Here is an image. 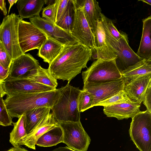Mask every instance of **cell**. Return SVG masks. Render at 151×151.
Returning <instances> with one entry per match:
<instances>
[{"label": "cell", "instance_id": "obj_11", "mask_svg": "<svg viewBox=\"0 0 151 151\" xmlns=\"http://www.w3.org/2000/svg\"><path fill=\"white\" fill-rule=\"evenodd\" d=\"M40 65L38 61L30 54H23L12 60L7 78L29 79L36 73Z\"/></svg>", "mask_w": 151, "mask_h": 151}, {"label": "cell", "instance_id": "obj_40", "mask_svg": "<svg viewBox=\"0 0 151 151\" xmlns=\"http://www.w3.org/2000/svg\"><path fill=\"white\" fill-rule=\"evenodd\" d=\"M6 151H29L25 148L19 147H13Z\"/></svg>", "mask_w": 151, "mask_h": 151}, {"label": "cell", "instance_id": "obj_29", "mask_svg": "<svg viewBox=\"0 0 151 151\" xmlns=\"http://www.w3.org/2000/svg\"><path fill=\"white\" fill-rule=\"evenodd\" d=\"M33 81L47 86L56 89L58 83L56 79L51 74L48 69L40 65L36 73L29 78Z\"/></svg>", "mask_w": 151, "mask_h": 151}, {"label": "cell", "instance_id": "obj_42", "mask_svg": "<svg viewBox=\"0 0 151 151\" xmlns=\"http://www.w3.org/2000/svg\"><path fill=\"white\" fill-rule=\"evenodd\" d=\"M18 0H8V1L9 2V3L10 4V6L9 9V11H8V14H9V12L10 10V9L12 7V6L14 4H16Z\"/></svg>", "mask_w": 151, "mask_h": 151}, {"label": "cell", "instance_id": "obj_14", "mask_svg": "<svg viewBox=\"0 0 151 151\" xmlns=\"http://www.w3.org/2000/svg\"><path fill=\"white\" fill-rule=\"evenodd\" d=\"M94 35L95 46L94 48L91 49V60H111L116 58V55L114 50L106 41L104 30L101 20L96 23Z\"/></svg>", "mask_w": 151, "mask_h": 151}, {"label": "cell", "instance_id": "obj_17", "mask_svg": "<svg viewBox=\"0 0 151 151\" xmlns=\"http://www.w3.org/2000/svg\"><path fill=\"white\" fill-rule=\"evenodd\" d=\"M151 83V75L142 76L125 84L124 91L132 102L140 105Z\"/></svg>", "mask_w": 151, "mask_h": 151}, {"label": "cell", "instance_id": "obj_35", "mask_svg": "<svg viewBox=\"0 0 151 151\" xmlns=\"http://www.w3.org/2000/svg\"><path fill=\"white\" fill-rule=\"evenodd\" d=\"M69 1V0H59L57 13L56 22L60 18L64 13Z\"/></svg>", "mask_w": 151, "mask_h": 151}, {"label": "cell", "instance_id": "obj_23", "mask_svg": "<svg viewBox=\"0 0 151 151\" xmlns=\"http://www.w3.org/2000/svg\"><path fill=\"white\" fill-rule=\"evenodd\" d=\"M64 46L47 38L39 50L37 55L50 64L59 55Z\"/></svg>", "mask_w": 151, "mask_h": 151}, {"label": "cell", "instance_id": "obj_20", "mask_svg": "<svg viewBox=\"0 0 151 151\" xmlns=\"http://www.w3.org/2000/svg\"><path fill=\"white\" fill-rule=\"evenodd\" d=\"M125 84L138 78L151 75V60L143 59L121 72Z\"/></svg>", "mask_w": 151, "mask_h": 151}, {"label": "cell", "instance_id": "obj_37", "mask_svg": "<svg viewBox=\"0 0 151 151\" xmlns=\"http://www.w3.org/2000/svg\"><path fill=\"white\" fill-rule=\"evenodd\" d=\"M9 74V68L5 69L0 63V81L2 82L6 80Z\"/></svg>", "mask_w": 151, "mask_h": 151}, {"label": "cell", "instance_id": "obj_15", "mask_svg": "<svg viewBox=\"0 0 151 151\" xmlns=\"http://www.w3.org/2000/svg\"><path fill=\"white\" fill-rule=\"evenodd\" d=\"M58 122L51 113L45 117L32 131L21 139L20 146L24 145L35 150V144L38 138L43 134L53 128L59 126Z\"/></svg>", "mask_w": 151, "mask_h": 151}, {"label": "cell", "instance_id": "obj_7", "mask_svg": "<svg viewBox=\"0 0 151 151\" xmlns=\"http://www.w3.org/2000/svg\"><path fill=\"white\" fill-rule=\"evenodd\" d=\"M63 134V143L76 151H86L91 139L80 121L58 122Z\"/></svg>", "mask_w": 151, "mask_h": 151}, {"label": "cell", "instance_id": "obj_3", "mask_svg": "<svg viewBox=\"0 0 151 151\" xmlns=\"http://www.w3.org/2000/svg\"><path fill=\"white\" fill-rule=\"evenodd\" d=\"M59 89V96L51 109L55 119L58 122L80 121L78 100L81 90L68 82Z\"/></svg>", "mask_w": 151, "mask_h": 151}, {"label": "cell", "instance_id": "obj_5", "mask_svg": "<svg viewBox=\"0 0 151 151\" xmlns=\"http://www.w3.org/2000/svg\"><path fill=\"white\" fill-rule=\"evenodd\" d=\"M129 133L139 151H151V113L140 111L132 118Z\"/></svg>", "mask_w": 151, "mask_h": 151}, {"label": "cell", "instance_id": "obj_19", "mask_svg": "<svg viewBox=\"0 0 151 151\" xmlns=\"http://www.w3.org/2000/svg\"><path fill=\"white\" fill-rule=\"evenodd\" d=\"M73 1L75 4L81 8L84 17L94 35L96 23L100 20L102 13L99 2L95 0H73Z\"/></svg>", "mask_w": 151, "mask_h": 151}, {"label": "cell", "instance_id": "obj_45", "mask_svg": "<svg viewBox=\"0 0 151 151\" xmlns=\"http://www.w3.org/2000/svg\"><path fill=\"white\" fill-rule=\"evenodd\" d=\"M0 24H1V23H0Z\"/></svg>", "mask_w": 151, "mask_h": 151}, {"label": "cell", "instance_id": "obj_44", "mask_svg": "<svg viewBox=\"0 0 151 151\" xmlns=\"http://www.w3.org/2000/svg\"><path fill=\"white\" fill-rule=\"evenodd\" d=\"M138 1H141L151 5V0H138Z\"/></svg>", "mask_w": 151, "mask_h": 151}, {"label": "cell", "instance_id": "obj_32", "mask_svg": "<svg viewBox=\"0 0 151 151\" xmlns=\"http://www.w3.org/2000/svg\"><path fill=\"white\" fill-rule=\"evenodd\" d=\"M59 0H56L55 2L48 6L43 9L42 17L55 24L56 22V15Z\"/></svg>", "mask_w": 151, "mask_h": 151}, {"label": "cell", "instance_id": "obj_41", "mask_svg": "<svg viewBox=\"0 0 151 151\" xmlns=\"http://www.w3.org/2000/svg\"><path fill=\"white\" fill-rule=\"evenodd\" d=\"M6 94V93L4 89L2 83L0 81V97H3Z\"/></svg>", "mask_w": 151, "mask_h": 151}, {"label": "cell", "instance_id": "obj_8", "mask_svg": "<svg viewBox=\"0 0 151 151\" xmlns=\"http://www.w3.org/2000/svg\"><path fill=\"white\" fill-rule=\"evenodd\" d=\"M18 40L24 54L29 50H39L47 38L46 35L31 22L21 19L18 26Z\"/></svg>", "mask_w": 151, "mask_h": 151}, {"label": "cell", "instance_id": "obj_30", "mask_svg": "<svg viewBox=\"0 0 151 151\" xmlns=\"http://www.w3.org/2000/svg\"><path fill=\"white\" fill-rule=\"evenodd\" d=\"M93 97L91 93L84 90H81L78 96V104L79 112H83L93 107Z\"/></svg>", "mask_w": 151, "mask_h": 151}, {"label": "cell", "instance_id": "obj_26", "mask_svg": "<svg viewBox=\"0 0 151 151\" xmlns=\"http://www.w3.org/2000/svg\"><path fill=\"white\" fill-rule=\"evenodd\" d=\"M63 131L59 125L43 134L38 138L35 145L40 147H51L63 142Z\"/></svg>", "mask_w": 151, "mask_h": 151}, {"label": "cell", "instance_id": "obj_1", "mask_svg": "<svg viewBox=\"0 0 151 151\" xmlns=\"http://www.w3.org/2000/svg\"><path fill=\"white\" fill-rule=\"evenodd\" d=\"M91 56V49L79 43L65 45L48 69L56 79L70 83L87 67Z\"/></svg>", "mask_w": 151, "mask_h": 151}, {"label": "cell", "instance_id": "obj_9", "mask_svg": "<svg viewBox=\"0 0 151 151\" xmlns=\"http://www.w3.org/2000/svg\"><path fill=\"white\" fill-rule=\"evenodd\" d=\"M29 20L30 22L42 31L47 38L64 46L79 43L69 32L40 16L30 18Z\"/></svg>", "mask_w": 151, "mask_h": 151}, {"label": "cell", "instance_id": "obj_34", "mask_svg": "<svg viewBox=\"0 0 151 151\" xmlns=\"http://www.w3.org/2000/svg\"><path fill=\"white\" fill-rule=\"evenodd\" d=\"M12 62V60L0 41V63L5 69H7L9 68Z\"/></svg>", "mask_w": 151, "mask_h": 151}, {"label": "cell", "instance_id": "obj_33", "mask_svg": "<svg viewBox=\"0 0 151 151\" xmlns=\"http://www.w3.org/2000/svg\"><path fill=\"white\" fill-rule=\"evenodd\" d=\"M12 118L9 114L4 100L0 97V125L8 126L12 125Z\"/></svg>", "mask_w": 151, "mask_h": 151}, {"label": "cell", "instance_id": "obj_22", "mask_svg": "<svg viewBox=\"0 0 151 151\" xmlns=\"http://www.w3.org/2000/svg\"><path fill=\"white\" fill-rule=\"evenodd\" d=\"M45 4V0H18L17 8L22 19L39 16Z\"/></svg>", "mask_w": 151, "mask_h": 151}, {"label": "cell", "instance_id": "obj_13", "mask_svg": "<svg viewBox=\"0 0 151 151\" xmlns=\"http://www.w3.org/2000/svg\"><path fill=\"white\" fill-rule=\"evenodd\" d=\"M74 5L76 10L75 19L73 28L69 33L79 43L91 49H93L95 46L94 35L81 8Z\"/></svg>", "mask_w": 151, "mask_h": 151}, {"label": "cell", "instance_id": "obj_39", "mask_svg": "<svg viewBox=\"0 0 151 151\" xmlns=\"http://www.w3.org/2000/svg\"><path fill=\"white\" fill-rule=\"evenodd\" d=\"M50 151H76L70 149L68 147H60Z\"/></svg>", "mask_w": 151, "mask_h": 151}, {"label": "cell", "instance_id": "obj_28", "mask_svg": "<svg viewBox=\"0 0 151 151\" xmlns=\"http://www.w3.org/2000/svg\"><path fill=\"white\" fill-rule=\"evenodd\" d=\"M12 124L14 128L10 133L9 142L14 147H19L21 139L27 134L24 114L18 118L16 122H13Z\"/></svg>", "mask_w": 151, "mask_h": 151}, {"label": "cell", "instance_id": "obj_27", "mask_svg": "<svg viewBox=\"0 0 151 151\" xmlns=\"http://www.w3.org/2000/svg\"><path fill=\"white\" fill-rule=\"evenodd\" d=\"M76 14V8L73 1L69 0L64 13L55 24L63 30L70 32L74 23Z\"/></svg>", "mask_w": 151, "mask_h": 151}, {"label": "cell", "instance_id": "obj_31", "mask_svg": "<svg viewBox=\"0 0 151 151\" xmlns=\"http://www.w3.org/2000/svg\"><path fill=\"white\" fill-rule=\"evenodd\" d=\"M127 102L132 103L127 96L124 90L121 91L114 96L99 102L95 106H104Z\"/></svg>", "mask_w": 151, "mask_h": 151}, {"label": "cell", "instance_id": "obj_38", "mask_svg": "<svg viewBox=\"0 0 151 151\" xmlns=\"http://www.w3.org/2000/svg\"><path fill=\"white\" fill-rule=\"evenodd\" d=\"M6 5L5 0H0V9L3 12L4 16H6L7 14V11Z\"/></svg>", "mask_w": 151, "mask_h": 151}, {"label": "cell", "instance_id": "obj_10", "mask_svg": "<svg viewBox=\"0 0 151 151\" xmlns=\"http://www.w3.org/2000/svg\"><path fill=\"white\" fill-rule=\"evenodd\" d=\"M83 90L92 94L93 97V106L99 102L107 99L124 90V81L122 78L111 81L99 83H88L83 84Z\"/></svg>", "mask_w": 151, "mask_h": 151}, {"label": "cell", "instance_id": "obj_43", "mask_svg": "<svg viewBox=\"0 0 151 151\" xmlns=\"http://www.w3.org/2000/svg\"><path fill=\"white\" fill-rule=\"evenodd\" d=\"M56 0H45V4L48 6L54 4Z\"/></svg>", "mask_w": 151, "mask_h": 151}, {"label": "cell", "instance_id": "obj_24", "mask_svg": "<svg viewBox=\"0 0 151 151\" xmlns=\"http://www.w3.org/2000/svg\"><path fill=\"white\" fill-rule=\"evenodd\" d=\"M100 20L104 30L107 42L115 51L119 46V40L124 32L119 31L111 20L102 13L101 14Z\"/></svg>", "mask_w": 151, "mask_h": 151}, {"label": "cell", "instance_id": "obj_2", "mask_svg": "<svg viewBox=\"0 0 151 151\" xmlns=\"http://www.w3.org/2000/svg\"><path fill=\"white\" fill-rule=\"evenodd\" d=\"M59 93V88L40 92L18 93L7 95L4 101L11 117L18 118L26 112L35 108H51Z\"/></svg>", "mask_w": 151, "mask_h": 151}, {"label": "cell", "instance_id": "obj_21", "mask_svg": "<svg viewBox=\"0 0 151 151\" xmlns=\"http://www.w3.org/2000/svg\"><path fill=\"white\" fill-rule=\"evenodd\" d=\"M142 34L138 50L136 54L143 59L151 60V17L142 20Z\"/></svg>", "mask_w": 151, "mask_h": 151}, {"label": "cell", "instance_id": "obj_12", "mask_svg": "<svg viewBox=\"0 0 151 151\" xmlns=\"http://www.w3.org/2000/svg\"><path fill=\"white\" fill-rule=\"evenodd\" d=\"M7 95L18 93H32L55 90L53 88L34 82L30 79L7 78L1 82Z\"/></svg>", "mask_w": 151, "mask_h": 151}, {"label": "cell", "instance_id": "obj_36", "mask_svg": "<svg viewBox=\"0 0 151 151\" xmlns=\"http://www.w3.org/2000/svg\"><path fill=\"white\" fill-rule=\"evenodd\" d=\"M143 102L147 110L151 113V83L147 88Z\"/></svg>", "mask_w": 151, "mask_h": 151}, {"label": "cell", "instance_id": "obj_25", "mask_svg": "<svg viewBox=\"0 0 151 151\" xmlns=\"http://www.w3.org/2000/svg\"><path fill=\"white\" fill-rule=\"evenodd\" d=\"M51 108L42 107L29 111L24 114L27 134L31 132L40 121L50 113Z\"/></svg>", "mask_w": 151, "mask_h": 151}, {"label": "cell", "instance_id": "obj_18", "mask_svg": "<svg viewBox=\"0 0 151 151\" xmlns=\"http://www.w3.org/2000/svg\"><path fill=\"white\" fill-rule=\"evenodd\" d=\"M140 106L132 102L124 103L104 106L103 112L108 117L121 120L133 117L140 111Z\"/></svg>", "mask_w": 151, "mask_h": 151}, {"label": "cell", "instance_id": "obj_4", "mask_svg": "<svg viewBox=\"0 0 151 151\" xmlns=\"http://www.w3.org/2000/svg\"><path fill=\"white\" fill-rule=\"evenodd\" d=\"M116 58L94 61L86 70L82 72L83 84L109 82L122 78L121 72L116 63Z\"/></svg>", "mask_w": 151, "mask_h": 151}, {"label": "cell", "instance_id": "obj_6", "mask_svg": "<svg viewBox=\"0 0 151 151\" xmlns=\"http://www.w3.org/2000/svg\"><path fill=\"white\" fill-rule=\"evenodd\" d=\"M21 19L19 15L12 13L5 17L0 25V41L12 60L24 54L18 40V26Z\"/></svg>", "mask_w": 151, "mask_h": 151}, {"label": "cell", "instance_id": "obj_16", "mask_svg": "<svg viewBox=\"0 0 151 151\" xmlns=\"http://www.w3.org/2000/svg\"><path fill=\"white\" fill-rule=\"evenodd\" d=\"M119 41V46L115 53L116 62L122 72L143 59L138 56L129 46L127 36L125 33L124 32Z\"/></svg>", "mask_w": 151, "mask_h": 151}]
</instances>
